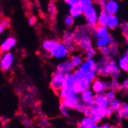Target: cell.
<instances>
[{"label": "cell", "mask_w": 128, "mask_h": 128, "mask_svg": "<svg viewBox=\"0 0 128 128\" xmlns=\"http://www.w3.org/2000/svg\"><path fill=\"white\" fill-rule=\"evenodd\" d=\"M96 64L98 66L96 73L98 76L101 78L111 77V79H118L122 74V72L117 66L114 58L101 56L96 61Z\"/></svg>", "instance_id": "obj_1"}, {"label": "cell", "mask_w": 128, "mask_h": 128, "mask_svg": "<svg viewBox=\"0 0 128 128\" xmlns=\"http://www.w3.org/2000/svg\"><path fill=\"white\" fill-rule=\"evenodd\" d=\"M99 11L95 4L91 7L83 10V14L86 20V24L90 27H95L97 26L98 16Z\"/></svg>", "instance_id": "obj_2"}, {"label": "cell", "mask_w": 128, "mask_h": 128, "mask_svg": "<svg viewBox=\"0 0 128 128\" xmlns=\"http://www.w3.org/2000/svg\"><path fill=\"white\" fill-rule=\"evenodd\" d=\"M72 34L75 45H77L83 39L91 36L90 27L87 24L77 26L73 30Z\"/></svg>", "instance_id": "obj_3"}, {"label": "cell", "mask_w": 128, "mask_h": 128, "mask_svg": "<svg viewBox=\"0 0 128 128\" xmlns=\"http://www.w3.org/2000/svg\"><path fill=\"white\" fill-rule=\"evenodd\" d=\"M65 74L58 70L53 72L51 76L50 82V86L52 90L56 94H58L61 90L65 80Z\"/></svg>", "instance_id": "obj_4"}, {"label": "cell", "mask_w": 128, "mask_h": 128, "mask_svg": "<svg viewBox=\"0 0 128 128\" xmlns=\"http://www.w3.org/2000/svg\"><path fill=\"white\" fill-rule=\"evenodd\" d=\"M50 53L51 57L57 60H64L67 58L68 56L69 55L66 46L62 42L59 41L57 42L55 45Z\"/></svg>", "instance_id": "obj_5"}, {"label": "cell", "mask_w": 128, "mask_h": 128, "mask_svg": "<svg viewBox=\"0 0 128 128\" xmlns=\"http://www.w3.org/2000/svg\"><path fill=\"white\" fill-rule=\"evenodd\" d=\"M14 61V56L11 52L0 53V70L6 71L12 67Z\"/></svg>", "instance_id": "obj_6"}, {"label": "cell", "mask_w": 128, "mask_h": 128, "mask_svg": "<svg viewBox=\"0 0 128 128\" xmlns=\"http://www.w3.org/2000/svg\"><path fill=\"white\" fill-rule=\"evenodd\" d=\"M62 42L65 45L69 54H72L76 50V45L74 42L72 32L69 30L64 31L62 36Z\"/></svg>", "instance_id": "obj_7"}, {"label": "cell", "mask_w": 128, "mask_h": 128, "mask_svg": "<svg viewBox=\"0 0 128 128\" xmlns=\"http://www.w3.org/2000/svg\"><path fill=\"white\" fill-rule=\"evenodd\" d=\"M90 88L95 94L104 93L109 88V80L98 78L91 82Z\"/></svg>", "instance_id": "obj_8"}, {"label": "cell", "mask_w": 128, "mask_h": 128, "mask_svg": "<svg viewBox=\"0 0 128 128\" xmlns=\"http://www.w3.org/2000/svg\"><path fill=\"white\" fill-rule=\"evenodd\" d=\"M99 6L100 10L105 11L108 15L116 14L119 10V4L116 0H105Z\"/></svg>", "instance_id": "obj_9"}, {"label": "cell", "mask_w": 128, "mask_h": 128, "mask_svg": "<svg viewBox=\"0 0 128 128\" xmlns=\"http://www.w3.org/2000/svg\"><path fill=\"white\" fill-rule=\"evenodd\" d=\"M91 35L92 38L96 39L99 38L108 37L110 35V30L106 26H101L97 25L95 27H90Z\"/></svg>", "instance_id": "obj_10"}, {"label": "cell", "mask_w": 128, "mask_h": 128, "mask_svg": "<svg viewBox=\"0 0 128 128\" xmlns=\"http://www.w3.org/2000/svg\"><path fill=\"white\" fill-rule=\"evenodd\" d=\"M73 72L79 79H80V78H87V79H88L92 82L98 78V76L96 72L93 70L92 69L86 70H82L78 68H76L75 69Z\"/></svg>", "instance_id": "obj_11"}, {"label": "cell", "mask_w": 128, "mask_h": 128, "mask_svg": "<svg viewBox=\"0 0 128 128\" xmlns=\"http://www.w3.org/2000/svg\"><path fill=\"white\" fill-rule=\"evenodd\" d=\"M91 82L92 81L87 78H80L73 87V91L78 95L83 91L85 90L88 88H90Z\"/></svg>", "instance_id": "obj_12"}, {"label": "cell", "mask_w": 128, "mask_h": 128, "mask_svg": "<svg viewBox=\"0 0 128 128\" xmlns=\"http://www.w3.org/2000/svg\"><path fill=\"white\" fill-rule=\"evenodd\" d=\"M16 44L17 40L15 37L12 36H8L0 44V53L10 52L15 47Z\"/></svg>", "instance_id": "obj_13"}, {"label": "cell", "mask_w": 128, "mask_h": 128, "mask_svg": "<svg viewBox=\"0 0 128 128\" xmlns=\"http://www.w3.org/2000/svg\"><path fill=\"white\" fill-rule=\"evenodd\" d=\"M90 116L98 123L105 118V108H100L94 104L90 108Z\"/></svg>", "instance_id": "obj_14"}, {"label": "cell", "mask_w": 128, "mask_h": 128, "mask_svg": "<svg viewBox=\"0 0 128 128\" xmlns=\"http://www.w3.org/2000/svg\"><path fill=\"white\" fill-rule=\"evenodd\" d=\"M78 80H79V78L77 77L73 72L67 73L65 74V80H64L61 89H72L74 85L78 81Z\"/></svg>", "instance_id": "obj_15"}, {"label": "cell", "mask_w": 128, "mask_h": 128, "mask_svg": "<svg viewBox=\"0 0 128 128\" xmlns=\"http://www.w3.org/2000/svg\"><path fill=\"white\" fill-rule=\"evenodd\" d=\"M75 69L69 58L64 59L63 61H60L57 66V70L62 72L65 74L69 72H72Z\"/></svg>", "instance_id": "obj_16"}, {"label": "cell", "mask_w": 128, "mask_h": 128, "mask_svg": "<svg viewBox=\"0 0 128 128\" xmlns=\"http://www.w3.org/2000/svg\"><path fill=\"white\" fill-rule=\"evenodd\" d=\"M98 122L91 116H85L80 120L78 123V128H96Z\"/></svg>", "instance_id": "obj_17"}, {"label": "cell", "mask_w": 128, "mask_h": 128, "mask_svg": "<svg viewBox=\"0 0 128 128\" xmlns=\"http://www.w3.org/2000/svg\"><path fill=\"white\" fill-rule=\"evenodd\" d=\"M95 105L102 108H106L109 106V100L104 95V93L95 94L94 97Z\"/></svg>", "instance_id": "obj_18"}, {"label": "cell", "mask_w": 128, "mask_h": 128, "mask_svg": "<svg viewBox=\"0 0 128 128\" xmlns=\"http://www.w3.org/2000/svg\"><path fill=\"white\" fill-rule=\"evenodd\" d=\"M117 66L121 71H128V52L127 50H124L116 61Z\"/></svg>", "instance_id": "obj_19"}, {"label": "cell", "mask_w": 128, "mask_h": 128, "mask_svg": "<svg viewBox=\"0 0 128 128\" xmlns=\"http://www.w3.org/2000/svg\"><path fill=\"white\" fill-rule=\"evenodd\" d=\"M117 43L116 38L109 35L108 37L104 38H99L95 39V44L96 48H101V47L108 46L112 44H115Z\"/></svg>", "instance_id": "obj_20"}, {"label": "cell", "mask_w": 128, "mask_h": 128, "mask_svg": "<svg viewBox=\"0 0 128 128\" xmlns=\"http://www.w3.org/2000/svg\"><path fill=\"white\" fill-rule=\"evenodd\" d=\"M69 15L74 19L78 18L83 14V9L79 3L70 6L69 10Z\"/></svg>", "instance_id": "obj_21"}, {"label": "cell", "mask_w": 128, "mask_h": 128, "mask_svg": "<svg viewBox=\"0 0 128 128\" xmlns=\"http://www.w3.org/2000/svg\"><path fill=\"white\" fill-rule=\"evenodd\" d=\"M119 19L116 14H110L108 15L106 26L109 30H114L119 27Z\"/></svg>", "instance_id": "obj_22"}, {"label": "cell", "mask_w": 128, "mask_h": 128, "mask_svg": "<svg viewBox=\"0 0 128 128\" xmlns=\"http://www.w3.org/2000/svg\"><path fill=\"white\" fill-rule=\"evenodd\" d=\"M95 95V94L91 89V88H88L78 94L80 100L84 103H88L91 100H94Z\"/></svg>", "instance_id": "obj_23"}, {"label": "cell", "mask_w": 128, "mask_h": 128, "mask_svg": "<svg viewBox=\"0 0 128 128\" xmlns=\"http://www.w3.org/2000/svg\"><path fill=\"white\" fill-rule=\"evenodd\" d=\"M69 59H70L74 67L76 69L79 67L82 61L84 60L85 57L83 54H82V53H72Z\"/></svg>", "instance_id": "obj_24"}, {"label": "cell", "mask_w": 128, "mask_h": 128, "mask_svg": "<svg viewBox=\"0 0 128 128\" xmlns=\"http://www.w3.org/2000/svg\"><path fill=\"white\" fill-rule=\"evenodd\" d=\"M93 46V38L90 36L81 40L76 45V49L84 51L90 47Z\"/></svg>", "instance_id": "obj_25"}, {"label": "cell", "mask_w": 128, "mask_h": 128, "mask_svg": "<svg viewBox=\"0 0 128 128\" xmlns=\"http://www.w3.org/2000/svg\"><path fill=\"white\" fill-rule=\"evenodd\" d=\"M118 119L127 120L128 118V105L126 103L122 102L121 107L116 112Z\"/></svg>", "instance_id": "obj_26"}, {"label": "cell", "mask_w": 128, "mask_h": 128, "mask_svg": "<svg viewBox=\"0 0 128 128\" xmlns=\"http://www.w3.org/2000/svg\"><path fill=\"white\" fill-rule=\"evenodd\" d=\"M96 62V61L94 58H85L78 68L82 70H91Z\"/></svg>", "instance_id": "obj_27"}, {"label": "cell", "mask_w": 128, "mask_h": 128, "mask_svg": "<svg viewBox=\"0 0 128 128\" xmlns=\"http://www.w3.org/2000/svg\"><path fill=\"white\" fill-rule=\"evenodd\" d=\"M57 42V40L53 38H49L44 40L43 42L42 43V48L43 50L45 51V52H50L53 48V47L55 46V45Z\"/></svg>", "instance_id": "obj_28"}, {"label": "cell", "mask_w": 128, "mask_h": 128, "mask_svg": "<svg viewBox=\"0 0 128 128\" xmlns=\"http://www.w3.org/2000/svg\"><path fill=\"white\" fill-rule=\"evenodd\" d=\"M108 14L105 11L100 10L98 16L97 25L101 26H106L107 20H108Z\"/></svg>", "instance_id": "obj_29"}, {"label": "cell", "mask_w": 128, "mask_h": 128, "mask_svg": "<svg viewBox=\"0 0 128 128\" xmlns=\"http://www.w3.org/2000/svg\"><path fill=\"white\" fill-rule=\"evenodd\" d=\"M98 53V50L93 46H91L83 51L85 58H94Z\"/></svg>", "instance_id": "obj_30"}, {"label": "cell", "mask_w": 128, "mask_h": 128, "mask_svg": "<svg viewBox=\"0 0 128 128\" xmlns=\"http://www.w3.org/2000/svg\"><path fill=\"white\" fill-rule=\"evenodd\" d=\"M122 104V102L119 99L115 98L111 100H109V107L114 112H116L119 108L121 107Z\"/></svg>", "instance_id": "obj_31"}, {"label": "cell", "mask_w": 128, "mask_h": 128, "mask_svg": "<svg viewBox=\"0 0 128 128\" xmlns=\"http://www.w3.org/2000/svg\"><path fill=\"white\" fill-rule=\"evenodd\" d=\"M109 50H110V56L112 58H115L119 56L120 53L119 46L117 45V43L112 44L109 45Z\"/></svg>", "instance_id": "obj_32"}, {"label": "cell", "mask_w": 128, "mask_h": 128, "mask_svg": "<svg viewBox=\"0 0 128 128\" xmlns=\"http://www.w3.org/2000/svg\"><path fill=\"white\" fill-rule=\"evenodd\" d=\"M70 110H70L67 106L65 105L62 102H61L59 106V111L61 115L63 116V117L69 118L70 116Z\"/></svg>", "instance_id": "obj_33"}, {"label": "cell", "mask_w": 128, "mask_h": 128, "mask_svg": "<svg viewBox=\"0 0 128 128\" xmlns=\"http://www.w3.org/2000/svg\"><path fill=\"white\" fill-rule=\"evenodd\" d=\"M47 12L48 14H49V15L50 16V17H52V18L55 16V15L57 14V8L55 3L53 1H51V2H49V4H48Z\"/></svg>", "instance_id": "obj_34"}, {"label": "cell", "mask_w": 128, "mask_h": 128, "mask_svg": "<svg viewBox=\"0 0 128 128\" xmlns=\"http://www.w3.org/2000/svg\"><path fill=\"white\" fill-rule=\"evenodd\" d=\"M109 88H113L116 91H119L122 90L121 82H119L117 79H111L109 80Z\"/></svg>", "instance_id": "obj_35"}, {"label": "cell", "mask_w": 128, "mask_h": 128, "mask_svg": "<svg viewBox=\"0 0 128 128\" xmlns=\"http://www.w3.org/2000/svg\"><path fill=\"white\" fill-rule=\"evenodd\" d=\"M120 30L122 32V35L126 38V40H127L128 38V24L126 20H122L120 22L119 25Z\"/></svg>", "instance_id": "obj_36"}, {"label": "cell", "mask_w": 128, "mask_h": 128, "mask_svg": "<svg viewBox=\"0 0 128 128\" xmlns=\"http://www.w3.org/2000/svg\"><path fill=\"white\" fill-rule=\"evenodd\" d=\"M74 22H75V19L70 16V15L67 16L64 18V24L68 28H72V26H74Z\"/></svg>", "instance_id": "obj_37"}, {"label": "cell", "mask_w": 128, "mask_h": 128, "mask_svg": "<svg viewBox=\"0 0 128 128\" xmlns=\"http://www.w3.org/2000/svg\"><path fill=\"white\" fill-rule=\"evenodd\" d=\"M78 3L80 4V6H82L83 10H85L92 6L95 3V2H93V0H79Z\"/></svg>", "instance_id": "obj_38"}, {"label": "cell", "mask_w": 128, "mask_h": 128, "mask_svg": "<svg viewBox=\"0 0 128 128\" xmlns=\"http://www.w3.org/2000/svg\"><path fill=\"white\" fill-rule=\"evenodd\" d=\"M116 92H117V91L116 90L113 89V88H109L107 90H106L104 93L106 96L108 98V100H111L116 98Z\"/></svg>", "instance_id": "obj_39"}, {"label": "cell", "mask_w": 128, "mask_h": 128, "mask_svg": "<svg viewBox=\"0 0 128 128\" xmlns=\"http://www.w3.org/2000/svg\"><path fill=\"white\" fill-rule=\"evenodd\" d=\"M20 120L23 125L25 126L26 127H31L32 125V121L27 116L24 115V114H21Z\"/></svg>", "instance_id": "obj_40"}, {"label": "cell", "mask_w": 128, "mask_h": 128, "mask_svg": "<svg viewBox=\"0 0 128 128\" xmlns=\"http://www.w3.org/2000/svg\"><path fill=\"white\" fill-rule=\"evenodd\" d=\"M98 51L99 53L101 54L102 56H110V50H109V46H106L101 47L98 49ZM111 57V56H110Z\"/></svg>", "instance_id": "obj_41"}, {"label": "cell", "mask_w": 128, "mask_h": 128, "mask_svg": "<svg viewBox=\"0 0 128 128\" xmlns=\"http://www.w3.org/2000/svg\"><path fill=\"white\" fill-rule=\"evenodd\" d=\"M40 123L42 127L44 128H49L50 126V122L49 120L45 116L42 115L40 118Z\"/></svg>", "instance_id": "obj_42"}, {"label": "cell", "mask_w": 128, "mask_h": 128, "mask_svg": "<svg viewBox=\"0 0 128 128\" xmlns=\"http://www.w3.org/2000/svg\"><path fill=\"white\" fill-rule=\"evenodd\" d=\"M0 24L3 26L4 28H7L11 26V20L6 17H3L0 19Z\"/></svg>", "instance_id": "obj_43"}, {"label": "cell", "mask_w": 128, "mask_h": 128, "mask_svg": "<svg viewBox=\"0 0 128 128\" xmlns=\"http://www.w3.org/2000/svg\"><path fill=\"white\" fill-rule=\"evenodd\" d=\"M121 86H122V90L124 92H127L128 90V79L127 78H125L123 81L121 82Z\"/></svg>", "instance_id": "obj_44"}, {"label": "cell", "mask_w": 128, "mask_h": 128, "mask_svg": "<svg viewBox=\"0 0 128 128\" xmlns=\"http://www.w3.org/2000/svg\"><path fill=\"white\" fill-rule=\"evenodd\" d=\"M113 112L109 106L107 107V108H105V118H110L113 115Z\"/></svg>", "instance_id": "obj_45"}, {"label": "cell", "mask_w": 128, "mask_h": 128, "mask_svg": "<svg viewBox=\"0 0 128 128\" xmlns=\"http://www.w3.org/2000/svg\"><path fill=\"white\" fill-rule=\"evenodd\" d=\"M63 1L69 6H71L79 2V0H63Z\"/></svg>", "instance_id": "obj_46"}, {"label": "cell", "mask_w": 128, "mask_h": 128, "mask_svg": "<svg viewBox=\"0 0 128 128\" xmlns=\"http://www.w3.org/2000/svg\"><path fill=\"white\" fill-rule=\"evenodd\" d=\"M9 120L8 118L5 116H1L0 117V122L2 125H6L8 124Z\"/></svg>", "instance_id": "obj_47"}, {"label": "cell", "mask_w": 128, "mask_h": 128, "mask_svg": "<svg viewBox=\"0 0 128 128\" xmlns=\"http://www.w3.org/2000/svg\"><path fill=\"white\" fill-rule=\"evenodd\" d=\"M113 128V126H111V125H110L109 124H101V126H98V125L97 128Z\"/></svg>", "instance_id": "obj_48"}, {"label": "cell", "mask_w": 128, "mask_h": 128, "mask_svg": "<svg viewBox=\"0 0 128 128\" xmlns=\"http://www.w3.org/2000/svg\"><path fill=\"white\" fill-rule=\"evenodd\" d=\"M36 18H31L29 19L28 22L29 24V25H31V26H33V25H34L35 23H36Z\"/></svg>", "instance_id": "obj_49"}, {"label": "cell", "mask_w": 128, "mask_h": 128, "mask_svg": "<svg viewBox=\"0 0 128 128\" xmlns=\"http://www.w3.org/2000/svg\"><path fill=\"white\" fill-rule=\"evenodd\" d=\"M5 28H4L3 26L2 25H1V24H0V35H1V34H2L3 32H4V30H5Z\"/></svg>", "instance_id": "obj_50"}, {"label": "cell", "mask_w": 128, "mask_h": 128, "mask_svg": "<svg viewBox=\"0 0 128 128\" xmlns=\"http://www.w3.org/2000/svg\"></svg>", "instance_id": "obj_51"}]
</instances>
